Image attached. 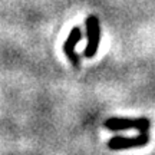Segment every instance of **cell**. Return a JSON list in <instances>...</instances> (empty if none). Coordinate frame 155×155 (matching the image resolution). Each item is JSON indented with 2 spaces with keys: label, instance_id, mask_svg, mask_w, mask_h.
I'll return each instance as SVG.
<instances>
[{
  "label": "cell",
  "instance_id": "1",
  "mask_svg": "<svg viewBox=\"0 0 155 155\" xmlns=\"http://www.w3.org/2000/svg\"><path fill=\"white\" fill-rule=\"evenodd\" d=\"M104 127L108 131H139V132H148L151 128V121L148 118H109L104 122Z\"/></svg>",
  "mask_w": 155,
  "mask_h": 155
},
{
  "label": "cell",
  "instance_id": "2",
  "mask_svg": "<svg viewBox=\"0 0 155 155\" xmlns=\"http://www.w3.org/2000/svg\"><path fill=\"white\" fill-rule=\"evenodd\" d=\"M86 38H88V45L83 50V56L85 58H94L98 52L101 39L99 20L96 16H89L86 19Z\"/></svg>",
  "mask_w": 155,
  "mask_h": 155
},
{
  "label": "cell",
  "instance_id": "3",
  "mask_svg": "<svg viewBox=\"0 0 155 155\" xmlns=\"http://www.w3.org/2000/svg\"><path fill=\"white\" fill-rule=\"evenodd\" d=\"M150 142V135L148 132H141L137 137H114L108 141V148L114 151H121V150H129V148H139V147H145Z\"/></svg>",
  "mask_w": 155,
  "mask_h": 155
},
{
  "label": "cell",
  "instance_id": "4",
  "mask_svg": "<svg viewBox=\"0 0 155 155\" xmlns=\"http://www.w3.org/2000/svg\"><path fill=\"white\" fill-rule=\"evenodd\" d=\"M83 38V33L81 28H73L71 30V33L68 36V39L65 40V43H63V52H65V55L68 56V59L71 61L75 68H79L81 66V55L75 52V46H76Z\"/></svg>",
  "mask_w": 155,
  "mask_h": 155
}]
</instances>
